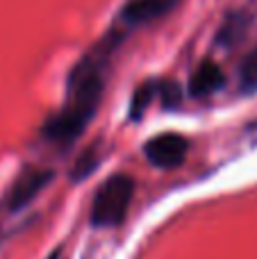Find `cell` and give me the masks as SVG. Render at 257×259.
<instances>
[{"label": "cell", "instance_id": "1", "mask_svg": "<svg viewBox=\"0 0 257 259\" xmlns=\"http://www.w3.org/2000/svg\"><path fill=\"white\" fill-rule=\"evenodd\" d=\"M103 96V75L91 59L80 62L68 80V98L64 107L44 125V137L53 143H71L84 132Z\"/></svg>", "mask_w": 257, "mask_h": 259}, {"label": "cell", "instance_id": "2", "mask_svg": "<svg viewBox=\"0 0 257 259\" xmlns=\"http://www.w3.org/2000/svg\"><path fill=\"white\" fill-rule=\"evenodd\" d=\"M135 196V180L130 175H112L100 184L91 202V223L96 228H116L125 221L127 207Z\"/></svg>", "mask_w": 257, "mask_h": 259}, {"label": "cell", "instance_id": "3", "mask_svg": "<svg viewBox=\"0 0 257 259\" xmlns=\"http://www.w3.org/2000/svg\"><path fill=\"white\" fill-rule=\"evenodd\" d=\"M187 152H189V141L182 134H176V132L157 134V137H153L144 146L146 159L155 168H164V170L180 166L187 159Z\"/></svg>", "mask_w": 257, "mask_h": 259}, {"label": "cell", "instance_id": "4", "mask_svg": "<svg viewBox=\"0 0 257 259\" xmlns=\"http://www.w3.org/2000/svg\"><path fill=\"white\" fill-rule=\"evenodd\" d=\"M53 180V170L50 168H27L21 178L14 182L12 191L7 196V209L18 211L25 205H30L41 191L50 184Z\"/></svg>", "mask_w": 257, "mask_h": 259}, {"label": "cell", "instance_id": "5", "mask_svg": "<svg viewBox=\"0 0 257 259\" xmlns=\"http://www.w3.org/2000/svg\"><path fill=\"white\" fill-rule=\"evenodd\" d=\"M178 7V0H132L123 9V18L132 25L153 23L157 18H164Z\"/></svg>", "mask_w": 257, "mask_h": 259}, {"label": "cell", "instance_id": "6", "mask_svg": "<svg viewBox=\"0 0 257 259\" xmlns=\"http://www.w3.org/2000/svg\"><path fill=\"white\" fill-rule=\"evenodd\" d=\"M223 84H226V75L221 66L214 62H203L189 77V94L194 98H207L223 89Z\"/></svg>", "mask_w": 257, "mask_h": 259}, {"label": "cell", "instance_id": "7", "mask_svg": "<svg viewBox=\"0 0 257 259\" xmlns=\"http://www.w3.org/2000/svg\"><path fill=\"white\" fill-rule=\"evenodd\" d=\"M239 84L244 91H257V48L244 57L239 66Z\"/></svg>", "mask_w": 257, "mask_h": 259}, {"label": "cell", "instance_id": "8", "mask_svg": "<svg viewBox=\"0 0 257 259\" xmlns=\"http://www.w3.org/2000/svg\"><path fill=\"white\" fill-rule=\"evenodd\" d=\"M100 161V155L96 148H89V150H84L80 157H77V161L73 164V170H71V180H75V182H80V180H84L87 175L94 173V168L98 166Z\"/></svg>", "mask_w": 257, "mask_h": 259}, {"label": "cell", "instance_id": "9", "mask_svg": "<svg viewBox=\"0 0 257 259\" xmlns=\"http://www.w3.org/2000/svg\"><path fill=\"white\" fill-rule=\"evenodd\" d=\"M153 96H155V84H141L139 89H137L135 98H132V107H130V116L135 118V121H139L141 114L148 109Z\"/></svg>", "mask_w": 257, "mask_h": 259}, {"label": "cell", "instance_id": "10", "mask_svg": "<svg viewBox=\"0 0 257 259\" xmlns=\"http://www.w3.org/2000/svg\"><path fill=\"white\" fill-rule=\"evenodd\" d=\"M180 100H182L180 87H178L176 82H166V84L162 87V103H164V107L173 109V107H178V105H180Z\"/></svg>", "mask_w": 257, "mask_h": 259}, {"label": "cell", "instance_id": "11", "mask_svg": "<svg viewBox=\"0 0 257 259\" xmlns=\"http://www.w3.org/2000/svg\"><path fill=\"white\" fill-rule=\"evenodd\" d=\"M57 257H59V250H57V252H53V255H50L48 259H57Z\"/></svg>", "mask_w": 257, "mask_h": 259}]
</instances>
